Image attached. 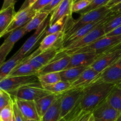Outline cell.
Wrapping results in <instances>:
<instances>
[{"label": "cell", "mask_w": 121, "mask_h": 121, "mask_svg": "<svg viewBox=\"0 0 121 121\" xmlns=\"http://www.w3.org/2000/svg\"><path fill=\"white\" fill-rule=\"evenodd\" d=\"M83 89L72 90L62 94L61 98V119L65 118L75 107L80 99Z\"/></svg>", "instance_id": "10"}, {"label": "cell", "mask_w": 121, "mask_h": 121, "mask_svg": "<svg viewBox=\"0 0 121 121\" xmlns=\"http://www.w3.org/2000/svg\"><path fill=\"white\" fill-rule=\"evenodd\" d=\"M121 35V26L118 27L112 31L110 32L108 34H106L105 36H114V35Z\"/></svg>", "instance_id": "44"}, {"label": "cell", "mask_w": 121, "mask_h": 121, "mask_svg": "<svg viewBox=\"0 0 121 121\" xmlns=\"http://www.w3.org/2000/svg\"><path fill=\"white\" fill-rule=\"evenodd\" d=\"M80 1V0H76V1H74V2H76V1ZM87 1H90V2H91V1H93V0H87Z\"/></svg>", "instance_id": "50"}, {"label": "cell", "mask_w": 121, "mask_h": 121, "mask_svg": "<svg viewBox=\"0 0 121 121\" xmlns=\"http://www.w3.org/2000/svg\"><path fill=\"white\" fill-rule=\"evenodd\" d=\"M65 39V33L63 32L46 35L41 41L38 48L41 52L52 48H57L59 50L62 47Z\"/></svg>", "instance_id": "18"}, {"label": "cell", "mask_w": 121, "mask_h": 121, "mask_svg": "<svg viewBox=\"0 0 121 121\" xmlns=\"http://www.w3.org/2000/svg\"><path fill=\"white\" fill-rule=\"evenodd\" d=\"M49 21L50 18H47L41 26L35 30V33L26 40L21 48L16 52L20 56L23 58L27 57L34 49L38 43L46 36V33L49 26Z\"/></svg>", "instance_id": "6"}, {"label": "cell", "mask_w": 121, "mask_h": 121, "mask_svg": "<svg viewBox=\"0 0 121 121\" xmlns=\"http://www.w3.org/2000/svg\"><path fill=\"white\" fill-rule=\"evenodd\" d=\"M14 118V111L13 108V100L0 112V121H13Z\"/></svg>", "instance_id": "34"}, {"label": "cell", "mask_w": 121, "mask_h": 121, "mask_svg": "<svg viewBox=\"0 0 121 121\" xmlns=\"http://www.w3.org/2000/svg\"><path fill=\"white\" fill-rule=\"evenodd\" d=\"M95 121H99L97 120V119H95Z\"/></svg>", "instance_id": "52"}, {"label": "cell", "mask_w": 121, "mask_h": 121, "mask_svg": "<svg viewBox=\"0 0 121 121\" xmlns=\"http://www.w3.org/2000/svg\"><path fill=\"white\" fill-rule=\"evenodd\" d=\"M11 96L5 91L0 90V112L12 102Z\"/></svg>", "instance_id": "35"}, {"label": "cell", "mask_w": 121, "mask_h": 121, "mask_svg": "<svg viewBox=\"0 0 121 121\" xmlns=\"http://www.w3.org/2000/svg\"><path fill=\"white\" fill-rule=\"evenodd\" d=\"M109 1L110 0H93L90 2V4L87 7H86L78 13L80 14V15H82V14H86V13L92 11L95 9H98L100 7L106 5Z\"/></svg>", "instance_id": "33"}, {"label": "cell", "mask_w": 121, "mask_h": 121, "mask_svg": "<svg viewBox=\"0 0 121 121\" xmlns=\"http://www.w3.org/2000/svg\"><path fill=\"white\" fill-rule=\"evenodd\" d=\"M110 1H111V0H110Z\"/></svg>", "instance_id": "56"}, {"label": "cell", "mask_w": 121, "mask_h": 121, "mask_svg": "<svg viewBox=\"0 0 121 121\" xmlns=\"http://www.w3.org/2000/svg\"><path fill=\"white\" fill-rule=\"evenodd\" d=\"M110 10L113 13H116V14L121 13V2L110 8Z\"/></svg>", "instance_id": "45"}, {"label": "cell", "mask_w": 121, "mask_h": 121, "mask_svg": "<svg viewBox=\"0 0 121 121\" xmlns=\"http://www.w3.org/2000/svg\"><path fill=\"white\" fill-rule=\"evenodd\" d=\"M92 115V112L84 113V114H82L80 116H79V117H78L76 119H74L73 121H88Z\"/></svg>", "instance_id": "41"}, {"label": "cell", "mask_w": 121, "mask_h": 121, "mask_svg": "<svg viewBox=\"0 0 121 121\" xmlns=\"http://www.w3.org/2000/svg\"><path fill=\"white\" fill-rule=\"evenodd\" d=\"M52 0H37L33 5L31 7V9L35 12H39L42 10Z\"/></svg>", "instance_id": "38"}, {"label": "cell", "mask_w": 121, "mask_h": 121, "mask_svg": "<svg viewBox=\"0 0 121 121\" xmlns=\"http://www.w3.org/2000/svg\"><path fill=\"white\" fill-rule=\"evenodd\" d=\"M110 12L111 10L109 8L105 5L98 9L80 15V17L79 18L74 20L72 26L65 33V39L72 35L83 26L102 20Z\"/></svg>", "instance_id": "3"}, {"label": "cell", "mask_w": 121, "mask_h": 121, "mask_svg": "<svg viewBox=\"0 0 121 121\" xmlns=\"http://www.w3.org/2000/svg\"><path fill=\"white\" fill-rule=\"evenodd\" d=\"M13 108L14 111V116L16 121H24V118L20 112V110L18 108L17 106L13 100Z\"/></svg>", "instance_id": "40"}, {"label": "cell", "mask_w": 121, "mask_h": 121, "mask_svg": "<svg viewBox=\"0 0 121 121\" xmlns=\"http://www.w3.org/2000/svg\"><path fill=\"white\" fill-rule=\"evenodd\" d=\"M61 96L47 109L41 118L40 121H59L61 120Z\"/></svg>", "instance_id": "22"}, {"label": "cell", "mask_w": 121, "mask_h": 121, "mask_svg": "<svg viewBox=\"0 0 121 121\" xmlns=\"http://www.w3.org/2000/svg\"><path fill=\"white\" fill-rule=\"evenodd\" d=\"M116 13H113L111 11L109 13L108 15H106V16L104 18H103L102 20H99V21H96V22H92V23L86 25V26H83L82 28H80V29L78 30L77 31H76L74 34H72V35L69 36V37H67V39H65L63 43L62 47H61L60 50H62L65 48L66 47H67V46H70L72 44L76 42L77 41L79 40L80 39H81L82 38H83V37H85L86 34H88L89 33H90L91 31H92L93 30H94L96 27H98V26H99L101 24L104 23V22H107V21L111 20L115 15H116Z\"/></svg>", "instance_id": "7"}, {"label": "cell", "mask_w": 121, "mask_h": 121, "mask_svg": "<svg viewBox=\"0 0 121 121\" xmlns=\"http://www.w3.org/2000/svg\"><path fill=\"white\" fill-rule=\"evenodd\" d=\"M58 49L52 48L41 52L29 60V63L36 70H39L44 66L49 63L57 54Z\"/></svg>", "instance_id": "19"}, {"label": "cell", "mask_w": 121, "mask_h": 121, "mask_svg": "<svg viewBox=\"0 0 121 121\" xmlns=\"http://www.w3.org/2000/svg\"><path fill=\"white\" fill-rule=\"evenodd\" d=\"M116 121H121V113L120 115L119 116V117H118V119H117V120Z\"/></svg>", "instance_id": "48"}, {"label": "cell", "mask_w": 121, "mask_h": 121, "mask_svg": "<svg viewBox=\"0 0 121 121\" xmlns=\"http://www.w3.org/2000/svg\"><path fill=\"white\" fill-rule=\"evenodd\" d=\"M90 2H91L90 1H87V0H80V1L73 2L72 7V13H79V11L87 7Z\"/></svg>", "instance_id": "37"}, {"label": "cell", "mask_w": 121, "mask_h": 121, "mask_svg": "<svg viewBox=\"0 0 121 121\" xmlns=\"http://www.w3.org/2000/svg\"><path fill=\"white\" fill-rule=\"evenodd\" d=\"M37 1V0H26V1H25L24 3L22 4V5L21 6V7L20 8V9L22 10V9H26V8L31 7Z\"/></svg>", "instance_id": "42"}, {"label": "cell", "mask_w": 121, "mask_h": 121, "mask_svg": "<svg viewBox=\"0 0 121 121\" xmlns=\"http://www.w3.org/2000/svg\"><path fill=\"white\" fill-rule=\"evenodd\" d=\"M105 53H106L97 54L95 52H89L73 54L71 56L70 62L66 69L76 67H90Z\"/></svg>", "instance_id": "9"}, {"label": "cell", "mask_w": 121, "mask_h": 121, "mask_svg": "<svg viewBox=\"0 0 121 121\" xmlns=\"http://www.w3.org/2000/svg\"><path fill=\"white\" fill-rule=\"evenodd\" d=\"M121 58V43L112 50L105 53L102 57L93 63L90 67L99 73L115 63Z\"/></svg>", "instance_id": "11"}, {"label": "cell", "mask_w": 121, "mask_h": 121, "mask_svg": "<svg viewBox=\"0 0 121 121\" xmlns=\"http://www.w3.org/2000/svg\"><path fill=\"white\" fill-rule=\"evenodd\" d=\"M37 78L41 85H52L61 80L59 73H48L38 74Z\"/></svg>", "instance_id": "30"}, {"label": "cell", "mask_w": 121, "mask_h": 121, "mask_svg": "<svg viewBox=\"0 0 121 121\" xmlns=\"http://www.w3.org/2000/svg\"><path fill=\"white\" fill-rule=\"evenodd\" d=\"M71 56L66 54L60 57L54 58L49 63L38 70V74L48 73H59L67 68Z\"/></svg>", "instance_id": "17"}, {"label": "cell", "mask_w": 121, "mask_h": 121, "mask_svg": "<svg viewBox=\"0 0 121 121\" xmlns=\"http://www.w3.org/2000/svg\"><path fill=\"white\" fill-rule=\"evenodd\" d=\"M120 114L119 111L109 104L106 99L92 112L95 119L99 121H116Z\"/></svg>", "instance_id": "13"}, {"label": "cell", "mask_w": 121, "mask_h": 121, "mask_svg": "<svg viewBox=\"0 0 121 121\" xmlns=\"http://www.w3.org/2000/svg\"><path fill=\"white\" fill-rule=\"evenodd\" d=\"M71 83L67 82L61 81L57 82L56 83L52 85H42L44 89L52 93L57 95H61L67 92L70 88Z\"/></svg>", "instance_id": "29"}, {"label": "cell", "mask_w": 121, "mask_h": 121, "mask_svg": "<svg viewBox=\"0 0 121 121\" xmlns=\"http://www.w3.org/2000/svg\"><path fill=\"white\" fill-rule=\"evenodd\" d=\"M13 47L3 43L0 46V67L5 62L7 55L13 49Z\"/></svg>", "instance_id": "36"}, {"label": "cell", "mask_w": 121, "mask_h": 121, "mask_svg": "<svg viewBox=\"0 0 121 121\" xmlns=\"http://www.w3.org/2000/svg\"><path fill=\"white\" fill-rule=\"evenodd\" d=\"M27 33L26 31L24 26L20 27L11 33L9 36L4 40V43L12 46V47H14V44L22 37L24 36Z\"/></svg>", "instance_id": "31"}, {"label": "cell", "mask_w": 121, "mask_h": 121, "mask_svg": "<svg viewBox=\"0 0 121 121\" xmlns=\"http://www.w3.org/2000/svg\"><path fill=\"white\" fill-rule=\"evenodd\" d=\"M36 13L37 12L31 9V7L22 10L20 9L17 13H16L10 25L2 33L1 37H2L6 34H10L13 31L15 30L17 28L24 26L33 18Z\"/></svg>", "instance_id": "12"}, {"label": "cell", "mask_w": 121, "mask_h": 121, "mask_svg": "<svg viewBox=\"0 0 121 121\" xmlns=\"http://www.w3.org/2000/svg\"><path fill=\"white\" fill-rule=\"evenodd\" d=\"M61 95L51 93V94L46 96L39 100H35V104L36 109L40 119L46 113L47 109L53 105V103L61 96Z\"/></svg>", "instance_id": "21"}, {"label": "cell", "mask_w": 121, "mask_h": 121, "mask_svg": "<svg viewBox=\"0 0 121 121\" xmlns=\"http://www.w3.org/2000/svg\"><path fill=\"white\" fill-rule=\"evenodd\" d=\"M88 121H95V118H94V117L93 116V115H91V117H90Z\"/></svg>", "instance_id": "47"}, {"label": "cell", "mask_w": 121, "mask_h": 121, "mask_svg": "<svg viewBox=\"0 0 121 121\" xmlns=\"http://www.w3.org/2000/svg\"><path fill=\"white\" fill-rule=\"evenodd\" d=\"M13 121H15V118H14H14H13Z\"/></svg>", "instance_id": "51"}, {"label": "cell", "mask_w": 121, "mask_h": 121, "mask_svg": "<svg viewBox=\"0 0 121 121\" xmlns=\"http://www.w3.org/2000/svg\"><path fill=\"white\" fill-rule=\"evenodd\" d=\"M24 58L15 53L8 60L5 61L0 67V79L8 76L11 72L23 60Z\"/></svg>", "instance_id": "25"}, {"label": "cell", "mask_w": 121, "mask_h": 121, "mask_svg": "<svg viewBox=\"0 0 121 121\" xmlns=\"http://www.w3.org/2000/svg\"><path fill=\"white\" fill-rule=\"evenodd\" d=\"M74 20L72 18V15L64 17L53 25L48 26L46 35L53 33H59V32H63L65 33L67 30L72 26Z\"/></svg>", "instance_id": "23"}, {"label": "cell", "mask_w": 121, "mask_h": 121, "mask_svg": "<svg viewBox=\"0 0 121 121\" xmlns=\"http://www.w3.org/2000/svg\"><path fill=\"white\" fill-rule=\"evenodd\" d=\"M87 67H76L64 70L59 72L61 80L72 83L81 75Z\"/></svg>", "instance_id": "26"}, {"label": "cell", "mask_w": 121, "mask_h": 121, "mask_svg": "<svg viewBox=\"0 0 121 121\" xmlns=\"http://www.w3.org/2000/svg\"><path fill=\"white\" fill-rule=\"evenodd\" d=\"M115 86V84L96 81L84 89L83 92L73 109L63 119V121H73L84 113L92 112L105 100Z\"/></svg>", "instance_id": "1"}, {"label": "cell", "mask_w": 121, "mask_h": 121, "mask_svg": "<svg viewBox=\"0 0 121 121\" xmlns=\"http://www.w3.org/2000/svg\"><path fill=\"white\" fill-rule=\"evenodd\" d=\"M99 81L115 84L121 83V58L115 63L100 73L98 79Z\"/></svg>", "instance_id": "15"}, {"label": "cell", "mask_w": 121, "mask_h": 121, "mask_svg": "<svg viewBox=\"0 0 121 121\" xmlns=\"http://www.w3.org/2000/svg\"><path fill=\"white\" fill-rule=\"evenodd\" d=\"M8 93L11 98L35 101L52 93L44 89L40 82H38L25 85Z\"/></svg>", "instance_id": "4"}, {"label": "cell", "mask_w": 121, "mask_h": 121, "mask_svg": "<svg viewBox=\"0 0 121 121\" xmlns=\"http://www.w3.org/2000/svg\"><path fill=\"white\" fill-rule=\"evenodd\" d=\"M17 106L24 118L27 120L40 121V118L37 113L35 101L22 100L12 98Z\"/></svg>", "instance_id": "16"}, {"label": "cell", "mask_w": 121, "mask_h": 121, "mask_svg": "<svg viewBox=\"0 0 121 121\" xmlns=\"http://www.w3.org/2000/svg\"><path fill=\"white\" fill-rule=\"evenodd\" d=\"M73 2V0H63L61 3L52 12L50 17L49 26L55 24L64 17L72 15V7Z\"/></svg>", "instance_id": "20"}, {"label": "cell", "mask_w": 121, "mask_h": 121, "mask_svg": "<svg viewBox=\"0 0 121 121\" xmlns=\"http://www.w3.org/2000/svg\"><path fill=\"white\" fill-rule=\"evenodd\" d=\"M75 1H76V0H73V2H74Z\"/></svg>", "instance_id": "54"}, {"label": "cell", "mask_w": 121, "mask_h": 121, "mask_svg": "<svg viewBox=\"0 0 121 121\" xmlns=\"http://www.w3.org/2000/svg\"><path fill=\"white\" fill-rule=\"evenodd\" d=\"M120 85V86H121V83L119 84V85Z\"/></svg>", "instance_id": "53"}, {"label": "cell", "mask_w": 121, "mask_h": 121, "mask_svg": "<svg viewBox=\"0 0 121 121\" xmlns=\"http://www.w3.org/2000/svg\"><path fill=\"white\" fill-rule=\"evenodd\" d=\"M38 82L37 75L7 77L0 79V90L8 93L25 85Z\"/></svg>", "instance_id": "8"}, {"label": "cell", "mask_w": 121, "mask_h": 121, "mask_svg": "<svg viewBox=\"0 0 121 121\" xmlns=\"http://www.w3.org/2000/svg\"><path fill=\"white\" fill-rule=\"evenodd\" d=\"M120 2H121V0H111V1H109L108 2L107 4L106 5V6L108 8L110 9V8H112V7L120 3Z\"/></svg>", "instance_id": "46"}, {"label": "cell", "mask_w": 121, "mask_h": 121, "mask_svg": "<svg viewBox=\"0 0 121 121\" xmlns=\"http://www.w3.org/2000/svg\"><path fill=\"white\" fill-rule=\"evenodd\" d=\"M106 100L113 108L121 113V86L115 85Z\"/></svg>", "instance_id": "28"}, {"label": "cell", "mask_w": 121, "mask_h": 121, "mask_svg": "<svg viewBox=\"0 0 121 121\" xmlns=\"http://www.w3.org/2000/svg\"><path fill=\"white\" fill-rule=\"evenodd\" d=\"M100 74V73L98 72L91 67H87L75 81L71 83L70 87L67 91L83 89L88 87L98 80Z\"/></svg>", "instance_id": "14"}, {"label": "cell", "mask_w": 121, "mask_h": 121, "mask_svg": "<svg viewBox=\"0 0 121 121\" xmlns=\"http://www.w3.org/2000/svg\"><path fill=\"white\" fill-rule=\"evenodd\" d=\"M121 26V13L117 14L111 19V20L106 22L105 25V31L106 34L112 31L118 27Z\"/></svg>", "instance_id": "32"}, {"label": "cell", "mask_w": 121, "mask_h": 121, "mask_svg": "<svg viewBox=\"0 0 121 121\" xmlns=\"http://www.w3.org/2000/svg\"><path fill=\"white\" fill-rule=\"evenodd\" d=\"M121 43V35H114V36H104L89 46L79 48L73 52H69L63 56H65L66 54L72 56L76 53L89 52H95L97 54L107 53L115 48Z\"/></svg>", "instance_id": "2"}, {"label": "cell", "mask_w": 121, "mask_h": 121, "mask_svg": "<svg viewBox=\"0 0 121 121\" xmlns=\"http://www.w3.org/2000/svg\"><path fill=\"white\" fill-rule=\"evenodd\" d=\"M63 121L62 120H61H61H60V121Z\"/></svg>", "instance_id": "55"}, {"label": "cell", "mask_w": 121, "mask_h": 121, "mask_svg": "<svg viewBox=\"0 0 121 121\" xmlns=\"http://www.w3.org/2000/svg\"><path fill=\"white\" fill-rule=\"evenodd\" d=\"M15 0H4L3 4L1 9H4L8 8L10 6L15 4Z\"/></svg>", "instance_id": "43"}, {"label": "cell", "mask_w": 121, "mask_h": 121, "mask_svg": "<svg viewBox=\"0 0 121 121\" xmlns=\"http://www.w3.org/2000/svg\"><path fill=\"white\" fill-rule=\"evenodd\" d=\"M63 0H52L48 5H47L46 7H45L42 10H41L40 11L43 12H46V13H48L51 14L52 12L60 4L61 2Z\"/></svg>", "instance_id": "39"}, {"label": "cell", "mask_w": 121, "mask_h": 121, "mask_svg": "<svg viewBox=\"0 0 121 121\" xmlns=\"http://www.w3.org/2000/svg\"><path fill=\"white\" fill-rule=\"evenodd\" d=\"M108 21L104 22V23L98 26L94 30H93L92 31L89 33L85 37H83L81 39L77 41L76 42L67 46V47H66L64 49L58 50L57 54L56 56L55 57H60L66 53L73 52V51H75L76 50L79 49V48H83V47L89 46V45L93 43V42L96 41V40H99L100 38L105 36L106 33H105V25Z\"/></svg>", "instance_id": "5"}, {"label": "cell", "mask_w": 121, "mask_h": 121, "mask_svg": "<svg viewBox=\"0 0 121 121\" xmlns=\"http://www.w3.org/2000/svg\"><path fill=\"white\" fill-rule=\"evenodd\" d=\"M49 14L50 13H46V12H37L35 15L33 17V18L24 26L26 33H29L31 31L34 30H36L41 26L44 21L48 18Z\"/></svg>", "instance_id": "27"}, {"label": "cell", "mask_w": 121, "mask_h": 121, "mask_svg": "<svg viewBox=\"0 0 121 121\" xmlns=\"http://www.w3.org/2000/svg\"><path fill=\"white\" fill-rule=\"evenodd\" d=\"M15 14L14 5L0 10V39L2 37V33L10 25Z\"/></svg>", "instance_id": "24"}, {"label": "cell", "mask_w": 121, "mask_h": 121, "mask_svg": "<svg viewBox=\"0 0 121 121\" xmlns=\"http://www.w3.org/2000/svg\"><path fill=\"white\" fill-rule=\"evenodd\" d=\"M24 121H33V120H27V119H26L24 118Z\"/></svg>", "instance_id": "49"}]
</instances>
